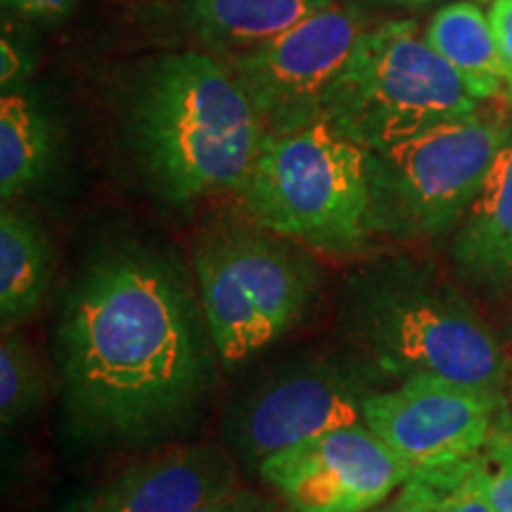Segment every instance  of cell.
Returning a JSON list of instances; mask_svg holds the SVG:
<instances>
[{
  "label": "cell",
  "instance_id": "cell-1",
  "mask_svg": "<svg viewBox=\"0 0 512 512\" xmlns=\"http://www.w3.org/2000/svg\"><path fill=\"white\" fill-rule=\"evenodd\" d=\"M207 337L204 313L169 261L140 249L102 256L64 299L57 328L76 430L128 444L181 427L207 392Z\"/></svg>",
  "mask_w": 512,
  "mask_h": 512
},
{
  "label": "cell",
  "instance_id": "cell-2",
  "mask_svg": "<svg viewBox=\"0 0 512 512\" xmlns=\"http://www.w3.org/2000/svg\"><path fill=\"white\" fill-rule=\"evenodd\" d=\"M133 131L147 171L174 202L240 192L268 136L233 69L202 53L171 55L152 69Z\"/></svg>",
  "mask_w": 512,
  "mask_h": 512
},
{
  "label": "cell",
  "instance_id": "cell-3",
  "mask_svg": "<svg viewBox=\"0 0 512 512\" xmlns=\"http://www.w3.org/2000/svg\"><path fill=\"white\" fill-rule=\"evenodd\" d=\"M479 110L415 19L370 27L332 83L323 121L363 150L396 145Z\"/></svg>",
  "mask_w": 512,
  "mask_h": 512
},
{
  "label": "cell",
  "instance_id": "cell-4",
  "mask_svg": "<svg viewBox=\"0 0 512 512\" xmlns=\"http://www.w3.org/2000/svg\"><path fill=\"white\" fill-rule=\"evenodd\" d=\"M238 195L256 226L323 252H354L375 235L366 150L328 121L266 136Z\"/></svg>",
  "mask_w": 512,
  "mask_h": 512
},
{
  "label": "cell",
  "instance_id": "cell-5",
  "mask_svg": "<svg viewBox=\"0 0 512 512\" xmlns=\"http://www.w3.org/2000/svg\"><path fill=\"white\" fill-rule=\"evenodd\" d=\"M510 143L508 124L475 114L366 150L373 233L439 238L456 228Z\"/></svg>",
  "mask_w": 512,
  "mask_h": 512
},
{
  "label": "cell",
  "instance_id": "cell-6",
  "mask_svg": "<svg viewBox=\"0 0 512 512\" xmlns=\"http://www.w3.org/2000/svg\"><path fill=\"white\" fill-rule=\"evenodd\" d=\"M358 328L384 375H439L505 396L510 363L482 316L456 290L415 275L384 280L361 302Z\"/></svg>",
  "mask_w": 512,
  "mask_h": 512
},
{
  "label": "cell",
  "instance_id": "cell-7",
  "mask_svg": "<svg viewBox=\"0 0 512 512\" xmlns=\"http://www.w3.org/2000/svg\"><path fill=\"white\" fill-rule=\"evenodd\" d=\"M368 29L366 5L337 0L264 46L228 57L268 136L323 121L332 83Z\"/></svg>",
  "mask_w": 512,
  "mask_h": 512
},
{
  "label": "cell",
  "instance_id": "cell-8",
  "mask_svg": "<svg viewBox=\"0 0 512 512\" xmlns=\"http://www.w3.org/2000/svg\"><path fill=\"white\" fill-rule=\"evenodd\" d=\"M503 406L505 396L422 373L368 392L363 422L415 472L479 456Z\"/></svg>",
  "mask_w": 512,
  "mask_h": 512
},
{
  "label": "cell",
  "instance_id": "cell-9",
  "mask_svg": "<svg viewBox=\"0 0 512 512\" xmlns=\"http://www.w3.org/2000/svg\"><path fill=\"white\" fill-rule=\"evenodd\" d=\"M292 512H368L413 475L366 422L304 441L259 465Z\"/></svg>",
  "mask_w": 512,
  "mask_h": 512
},
{
  "label": "cell",
  "instance_id": "cell-10",
  "mask_svg": "<svg viewBox=\"0 0 512 512\" xmlns=\"http://www.w3.org/2000/svg\"><path fill=\"white\" fill-rule=\"evenodd\" d=\"M368 392L349 373L330 366L299 368L261 387L238 415L240 453L249 463L363 422Z\"/></svg>",
  "mask_w": 512,
  "mask_h": 512
},
{
  "label": "cell",
  "instance_id": "cell-11",
  "mask_svg": "<svg viewBox=\"0 0 512 512\" xmlns=\"http://www.w3.org/2000/svg\"><path fill=\"white\" fill-rule=\"evenodd\" d=\"M235 486L219 451L192 446L128 467L83 503L95 512H197Z\"/></svg>",
  "mask_w": 512,
  "mask_h": 512
},
{
  "label": "cell",
  "instance_id": "cell-12",
  "mask_svg": "<svg viewBox=\"0 0 512 512\" xmlns=\"http://www.w3.org/2000/svg\"><path fill=\"white\" fill-rule=\"evenodd\" d=\"M221 240L273 339L283 337L311 304L316 273L309 259L271 235L247 228L221 233Z\"/></svg>",
  "mask_w": 512,
  "mask_h": 512
},
{
  "label": "cell",
  "instance_id": "cell-13",
  "mask_svg": "<svg viewBox=\"0 0 512 512\" xmlns=\"http://www.w3.org/2000/svg\"><path fill=\"white\" fill-rule=\"evenodd\" d=\"M460 275L475 285L512 280V143L496 157L451 247Z\"/></svg>",
  "mask_w": 512,
  "mask_h": 512
},
{
  "label": "cell",
  "instance_id": "cell-14",
  "mask_svg": "<svg viewBox=\"0 0 512 512\" xmlns=\"http://www.w3.org/2000/svg\"><path fill=\"white\" fill-rule=\"evenodd\" d=\"M195 271L211 344L223 361L240 363L275 342L230 261L221 233L197 247Z\"/></svg>",
  "mask_w": 512,
  "mask_h": 512
},
{
  "label": "cell",
  "instance_id": "cell-15",
  "mask_svg": "<svg viewBox=\"0 0 512 512\" xmlns=\"http://www.w3.org/2000/svg\"><path fill=\"white\" fill-rule=\"evenodd\" d=\"M337 0H188V19L204 46L235 57L273 41Z\"/></svg>",
  "mask_w": 512,
  "mask_h": 512
},
{
  "label": "cell",
  "instance_id": "cell-16",
  "mask_svg": "<svg viewBox=\"0 0 512 512\" xmlns=\"http://www.w3.org/2000/svg\"><path fill=\"white\" fill-rule=\"evenodd\" d=\"M432 48L451 64L477 102L512 100L508 72L498 53L489 15L475 3H448L425 29Z\"/></svg>",
  "mask_w": 512,
  "mask_h": 512
},
{
  "label": "cell",
  "instance_id": "cell-17",
  "mask_svg": "<svg viewBox=\"0 0 512 512\" xmlns=\"http://www.w3.org/2000/svg\"><path fill=\"white\" fill-rule=\"evenodd\" d=\"M53 254L43 228L27 214L5 207L0 214V320L15 330L46 297Z\"/></svg>",
  "mask_w": 512,
  "mask_h": 512
},
{
  "label": "cell",
  "instance_id": "cell-18",
  "mask_svg": "<svg viewBox=\"0 0 512 512\" xmlns=\"http://www.w3.org/2000/svg\"><path fill=\"white\" fill-rule=\"evenodd\" d=\"M53 155L50 124L29 98L5 93L0 100V197L22 195L41 181Z\"/></svg>",
  "mask_w": 512,
  "mask_h": 512
},
{
  "label": "cell",
  "instance_id": "cell-19",
  "mask_svg": "<svg viewBox=\"0 0 512 512\" xmlns=\"http://www.w3.org/2000/svg\"><path fill=\"white\" fill-rule=\"evenodd\" d=\"M399 494L420 512H496L486 494L482 453L415 470Z\"/></svg>",
  "mask_w": 512,
  "mask_h": 512
},
{
  "label": "cell",
  "instance_id": "cell-20",
  "mask_svg": "<svg viewBox=\"0 0 512 512\" xmlns=\"http://www.w3.org/2000/svg\"><path fill=\"white\" fill-rule=\"evenodd\" d=\"M46 399V377L34 349L15 330L0 342V420L15 427L29 420Z\"/></svg>",
  "mask_w": 512,
  "mask_h": 512
},
{
  "label": "cell",
  "instance_id": "cell-21",
  "mask_svg": "<svg viewBox=\"0 0 512 512\" xmlns=\"http://www.w3.org/2000/svg\"><path fill=\"white\" fill-rule=\"evenodd\" d=\"M486 494L496 512H512V418L503 406L482 451Z\"/></svg>",
  "mask_w": 512,
  "mask_h": 512
},
{
  "label": "cell",
  "instance_id": "cell-22",
  "mask_svg": "<svg viewBox=\"0 0 512 512\" xmlns=\"http://www.w3.org/2000/svg\"><path fill=\"white\" fill-rule=\"evenodd\" d=\"M79 0H3V10L31 22H55L67 17Z\"/></svg>",
  "mask_w": 512,
  "mask_h": 512
},
{
  "label": "cell",
  "instance_id": "cell-23",
  "mask_svg": "<svg viewBox=\"0 0 512 512\" xmlns=\"http://www.w3.org/2000/svg\"><path fill=\"white\" fill-rule=\"evenodd\" d=\"M197 512H278V508L268 498L256 496L254 491L235 486V489H230L226 494L216 496L214 501L202 505Z\"/></svg>",
  "mask_w": 512,
  "mask_h": 512
},
{
  "label": "cell",
  "instance_id": "cell-24",
  "mask_svg": "<svg viewBox=\"0 0 512 512\" xmlns=\"http://www.w3.org/2000/svg\"><path fill=\"white\" fill-rule=\"evenodd\" d=\"M489 22L494 29L498 53L505 64L512 93V0H494L489 10Z\"/></svg>",
  "mask_w": 512,
  "mask_h": 512
},
{
  "label": "cell",
  "instance_id": "cell-25",
  "mask_svg": "<svg viewBox=\"0 0 512 512\" xmlns=\"http://www.w3.org/2000/svg\"><path fill=\"white\" fill-rule=\"evenodd\" d=\"M0 60H3V69H0V81H3V88H8V83H12L19 76V72H22V57H19L17 48L12 46V43L8 41V38H3L0 41Z\"/></svg>",
  "mask_w": 512,
  "mask_h": 512
},
{
  "label": "cell",
  "instance_id": "cell-26",
  "mask_svg": "<svg viewBox=\"0 0 512 512\" xmlns=\"http://www.w3.org/2000/svg\"><path fill=\"white\" fill-rule=\"evenodd\" d=\"M361 5H370V8H387V10H422L427 5L437 3V0H356Z\"/></svg>",
  "mask_w": 512,
  "mask_h": 512
},
{
  "label": "cell",
  "instance_id": "cell-27",
  "mask_svg": "<svg viewBox=\"0 0 512 512\" xmlns=\"http://www.w3.org/2000/svg\"><path fill=\"white\" fill-rule=\"evenodd\" d=\"M392 503H394V512H420L418 508H415V505L408 503L406 498H403L401 494H396V496L392 498Z\"/></svg>",
  "mask_w": 512,
  "mask_h": 512
},
{
  "label": "cell",
  "instance_id": "cell-28",
  "mask_svg": "<svg viewBox=\"0 0 512 512\" xmlns=\"http://www.w3.org/2000/svg\"><path fill=\"white\" fill-rule=\"evenodd\" d=\"M67 512H95L93 508H91V505H88V503H79V505H72V508H69Z\"/></svg>",
  "mask_w": 512,
  "mask_h": 512
},
{
  "label": "cell",
  "instance_id": "cell-29",
  "mask_svg": "<svg viewBox=\"0 0 512 512\" xmlns=\"http://www.w3.org/2000/svg\"><path fill=\"white\" fill-rule=\"evenodd\" d=\"M368 512H394V503H392V501H387V503L377 505V508H373V510H368Z\"/></svg>",
  "mask_w": 512,
  "mask_h": 512
},
{
  "label": "cell",
  "instance_id": "cell-30",
  "mask_svg": "<svg viewBox=\"0 0 512 512\" xmlns=\"http://www.w3.org/2000/svg\"><path fill=\"white\" fill-rule=\"evenodd\" d=\"M477 3H494V0H477Z\"/></svg>",
  "mask_w": 512,
  "mask_h": 512
},
{
  "label": "cell",
  "instance_id": "cell-31",
  "mask_svg": "<svg viewBox=\"0 0 512 512\" xmlns=\"http://www.w3.org/2000/svg\"><path fill=\"white\" fill-rule=\"evenodd\" d=\"M505 408H508V406H505ZM508 413H510V418H512V411H510V408H508Z\"/></svg>",
  "mask_w": 512,
  "mask_h": 512
}]
</instances>
